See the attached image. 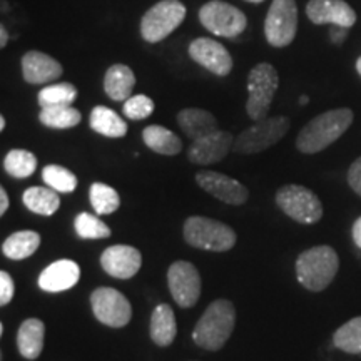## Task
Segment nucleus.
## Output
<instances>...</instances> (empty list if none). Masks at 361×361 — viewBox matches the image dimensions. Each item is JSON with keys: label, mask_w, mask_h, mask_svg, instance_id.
I'll list each match as a JSON object with an SVG mask.
<instances>
[{"label": "nucleus", "mask_w": 361, "mask_h": 361, "mask_svg": "<svg viewBox=\"0 0 361 361\" xmlns=\"http://www.w3.org/2000/svg\"><path fill=\"white\" fill-rule=\"evenodd\" d=\"M348 184L353 191L361 196V157H358L348 169Z\"/></svg>", "instance_id": "obj_37"}, {"label": "nucleus", "mask_w": 361, "mask_h": 361, "mask_svg": "<svg viewBox=\"0 0 361 361\" xmlns=\"http://www.w3.org/2000/svg\"><path fill=\"white\" fill-rule=\"evenodd\" d=\"M75 233L82 239H106L111 236V228L101 218L89 213H80L74 221Z\"/></svg>", "instance_id": "obj_34"}, {"label": "nucleus", "mask_w": 361, "mask_h": 361, "mask_svg": "<svg viewBox=\"0 0 361 361\" xmlns=\"http://www.w3.org/2000/svg\"><path fill=\"white\" fill-rule=\"evenodd\" d=\"M353 119V111L348 107L331 109L316 116L298 134V151L303 154H316V152L324 151L348 130Z\"/></svg>", "instance_id": "obj_1"}, {"label": "nucleus", "mask_w": 361, "mask_h": 361, "mask_svg": "<svg viewBox=\"0 0 361 361\" xmlns=\"http://www.w3.org/2000/svg\"><path fill=\"white\" fill-rule=\"evenodd\" d=\"M300 102H301V104H308V97H306V96H303V97H301V99H300Z\"/></svg>", "instance_id": "obj_43"}, {"label": "nucleus", "mask_w": 361, "mask_h": 361, "mask_svg": "<svg viewBox=\"0 0 361 361\" xmlns=\"http://www.w3.org/2000/svg\"><path fill=\"white\" fill-rule=\"evenodd\" d=\"M168 286L180 308H192L201 296V276L189 261H176L168 269Z\"/></svg>", "instance_id": "obj_12"}, {"label": "nucleus", "mask_w": 361, "mask_h": 361, "mask_svg": "<svg viewBox=\"0 0 361 361\" xmlns=\"http://www.w3.org/2000/svg\"><path fill=\"white\" fill-rule=\"evenodd\" d=\"M90 308L97 322L109 328H124L133 318V306L123 293L114 288H97L90 295Z\"/></svg>", "instance_id": "obj_11"}, {"label": "nucleus", "mask_w": 361, "mask_h": 361, "mask_svg": "<svg viewBox=\"0 0 361 361\" xmlns=\"http://www.w3.org/2000/svg\"><path fill=\"white\" fill-rule=\"evenodd\" d=\"M101 266L107 274L117 279H129L137 274L142 266L141 251L129 245H114L104 250Z\"/></svg>", "instance_id": "obj_15"}, {"label": "nucleus", "mask_w": 361, "mask_h": 361, "mask_svg": "<svg viewBox=\"0 0 361 361\" xmlns=\"http://www.w3.org/2000/svg\"><path fill=\"white\" fill-rule=\"evenodd\" d=\"M276 204L288 218L301 224H314L323 218V204L311 189L286 184L276 191Z\"/></svg>", "instance_id": "obj_6"}, {"label": "nucleus", "mask_w": 361, "mask_h": 361, "mask_svg": "<svg viewBox=\"0 0 361 361\" xmlns=\"http://www.w3.org/2000/svg\"><path fill=\"white\" fill-rule=\"evenodd\" d=\"M89 200L92 209L99 216L116 213L121 206V197L114 188L104 183H94L89 188Z\"/></svg>", "instance_id": "obj_30"}, {"label": "nucleus", "mask_w": 361, "mask_h": 361, "mask_svg": "<svg viewBox=\"0 0 361 361\" xmlns=\"http://www.w3.org/2000/svg\"><path fill=\"white\" fill-rule=\"evenodd\" d=\"M279 85L278 71L268 62L255 66L247 75V97L246 111L252 121H261L268 116Z\"/></svg>", "instance_id": "obj_7"}, {"label": "nucleus", "mask_w": 361, "mask_h": 361, "mask_svg": "<svg viewBox=\"0 0 361 361\" xmlns=\"http://www.w3.org/2000/svg\"><path fill=\"white\" fill-rule=\"evenodd\" d=\"M4 169L12 178L27 179L37 169V157L25 149H12L4 159Z\"/></svg>", "instance_id": "obj_29"}, {"label": "nucleus", "mask_w": 361, "mask_h": 361, "mask_svg": "<svg viewBox=\"0 0 361 361\" xmlns=\"http://www.w3.org/2000/svg\"><path fill=\"white\" fill-rule=\"evenodd\" d=\"M306 16L316 25L335 24L343 29L355 25L356 13L345 0H310Z\"/></svg>", "instance_id": "obj_17"}, {"label": "nucleus", "mask_w": 361, "mask_h": 361, "mask_svg": "<svg viewBox=\"0 0 361 361\" xmlns=\"http://www.w3.org/2000/svg\"><path fill=\"white\" fill-rule=\"evenodd\" d=\"M78 99V89L69 82H61L47 85L39 92L37 102L42 107H54V106H72Z\"/></svg>", "instance_id": "obj_32"}, {"label": "nucleus", "mask_w": 361, "mask_h": 361, "mask_svg": "<svg viewBox=\"0 0 361 361\" xmlns=\"http://www.w3.org/2000/svg\"><path fill=\"white\" fill-rule=\"evenodd\" d=\"M6 129V117H0V130H4Z\"/></svg>", "instance_id": "obj_41"}, {"label": "nucleus", "mask_w": 361, "mask_h": 361, "mask_svg": "<svg viewBox=\"0 0 361 361\" xmlns=\"http://www.w3.org/2000/svg\"><path fill=\"white\" fill-rule=\"evenodd\" d=\"M80 279V268L72 259H59L39 274V288L47 293H61L74 288Z\"/></svg>", "instance_id": "obj_18"}, {"label": "nucleus", "mask_w": 361, "mask_h": 361, "mask_svg": "<svg viewBox=\"0 0 361 361\" xmlns=\"http://www.w3.org/2000/svg\"><path fill=\"white\" fill-rule=\"evenodd\" d=\"M178 124L183 133L191 137L192 141L204 137V135L218 130V121L216 117L204 109L197 107H188L178 114Z\"/></svg>", "instance_id": "obj_20"}, {"label": "nucleus", "mask_w": 361, "mask_h": 361, "mask_svg": "<svg viewBox=\"0 0 361 361\" xmlns=\"http://www.w3.org/2000/svg\"><path fill=\"white\" fill-rule=\"evenodd\" d=\"M8 196H7V191L4 188H0V216H4L7 213L8 209Z\"/></svg>", "instance_id": "obj_39"}, {"label": "nucleus", "mask_w": 361, "mask_h": 361, "mask_svg": "<svg viewBox=\"0 0 361 361\" xmlns=\"http://www.w3.org/2000/svg\"><path fill=\"white\" fill-rule=\"evenodd\" d=\"M142 141L151 151L162 156H176L183 149V142L173 130L162 126H147L142 130Z\"/></svg>", "instance_id": "obj_25"}, {"label": "nucleus", "mask_w": 361, "mask_h": 361, "mask_svg": "<svg viewBox=\"0 0 361 361\" xmlns=\"http://www.w3.org/2000/svg\"><path fill=\"white\" fill-rule=\"evenodd\" d=\"M356 71H358V74L361 75V57L356 61Z\"/></svg>", "instance_id": "obj_42"}, {"label": "nucleus", "mask_w": 361, "mask_h": 361, "mask_svg": "<svg viewBox=\"0 0 361 361\" xmlns=\"http://www.w3.org/2000/svg\"><path fill=\"white\" fill-rule=\"evenodd\" d=\"M200 20L209 32L219 37H236L247 27V19L231 4L223 0H211L200 11Z\"/></svg>", "instance_id": "obj_10"}, {"label": "nucleus", "mask_w": 361, "mask_h": 361, "mask_svg": "<svg viewBox=\"0 0 361 361\" xmlns=\"http://www.w3.org/2000/svg\"><path fill=\"white\" fill-rule=\"evenodd\" d=\"M0 35H2V40H0V47H6L7 45V40H8V34H7V30H6V27H0Z\"/></svg>", "instance_id": "obj_40"}, {"label": "nucleus", "mask_w": 361, "mask_h": 361, "mask_svg": "<svg viewBox=\"0 0 361 361\" xmlns=\"http://www.w3.org/2000/svg\"><path fill=\"white\" fill-rule=\"evenodd\" d=\"M340 269V258L331 246L322 245L301 252L296 259V278L308 291L326 290Z\"/></svg>", "instance_id": "obj_3"}, {"label": "nucleus", "mask_w": 361, "mask_h": 361, "mask_svg": "<svg viewBox=\"0 0 361 361\" xmlns=\"http://www.w3.org/2000/svg\"><path fill=\"white\" fill-rule=\"evenodd\" d=\"M246 2H251V4H261V2H264V0H246Z\"/></svg>", "instance_id": "obj_44"}, {"label": "nucleus", "mask_w": 361, "mask_h": 361, "mask_svg": "<svg viewBox=\"0 0 361 361\" xmlns=\"http://www.w3.org/2000/svg\"><path fill=\"white\" fill-rule=\"evenodd\" d=\"M233 146V134L218 129L216 133L192 141L188 151V157L192 164H214V162L223 161Z\"/></svg>", "instance_id": "obj_16"}, {"label": "nucleus", "mask_w": 361, "mask_h": 361, "mask_svg": "<svg viewBox=\"0 0 361 361\" xmlns=\"http://www.w3.org/2000/svg\"><path fill=\"white\" fill-rule=\"evenodd\" d=\"M186 19V7L180 0H161L144 13L141 35L149 44H157L173 34Z\"/></svg>", "instance_id": "obj_8"}, {"label": "nucleus", "mask_w": 361, "mask_h": 361, "mask_svg": "<svg viewBox=\"0 0 361 361\" xmlns=\"http://www.w3.org/2000/svg\"><path fill=\"white\" fill-rule=\"evenodd\" d=\"M22 201H24L27 209L39 216L56 214L59 206H61V197H59L57 191H54L49 186H34L25 189L24 194H22Z\"/></svg>", "instance_id": "obj_26"}, {"label": "nucleus", "mask_w": 361, "mask_h": 361, "mask_svg": "<svg viewBox=\"0 0 361 361\" xmlns=\"http://www.w3.org/2000/svg\"><path fill=\"white\" fill-rule=\"evenodd\" d=\"M135 85V75L130 67L114 64L104 75V90L112 101H128Z\"/></svg>", "instance_id": "obj_21"}, {"label": "nucleus", "mask_w": 361, "mask_h": 361, "mask_svg": "<svg viewBox=\"0 0 361 361\" xmlns=\"http://www.w3.org/2000/svg\"><path fill=\"white\" fill-rule=\"evenodd\" d=\"M39 121L45 128L71 129L79 126L80 121H82V114L72 106L44 107L39 114Z\"/></svg>", "instance_id": "obj_28"}, {"label": "nucleus", "mask_w": 361, "mask_h": 361, "mask_svg": "<svg viewBox=\"0 0 361 361\" xmlns=\"http://www.w3.org/2000/svg\"><path fill=\"white\" fill-rule=\"evenodd\" d=\"M40 246V234L35 231H17L8 236L2 245L4 256L8 259H27L39 250Z\"/></svg>", "instance_id": "obj_27"}, {"label": "nucleus", "mask_w": 361, "mask_h": 361, "mask_svg": "<svg viewBox=\"0 0 361 361\" xmlns=\"http://www.w3.org/2000/svg\"><path fill=\"white\" fill-rule=\"evenodd\" d=\"M296 0H273L264 20V35L273 47H286L296 37Z\"/></svg>", "instance_id": "obj_9"}, {"label": "nucleus", "mask_w": 361, "mask_h": 361, "mask_svg": "<svg viewBox=\"0 0 361 361\" xmlns=\"http://www.w3.org/2000/svg\"><path fill=\"white\" fill-rule=\"evenodd\" d=\"M16 295V284L7 271H0V305L7 306Z\"/></svg>", "instance_id": "obj_36"}, {"label": "nucleus", "mask_w": 361, "mask_h": 361, "mask_svg": "<svg viewBox=\"0 0 361 361\" xmlns=\"http://www.w3.org/2000/svg\"><path fill=\"white\" fill-rule=\"evenodd\" d=\"M189 56L194 62L204 67L216 75H228L233 71V59L231 54L223 44L216 42V40L200 37L192 40L189 45Z\"/></svg>", "instance_id": "obj_14"}, {"label": "nucleus", "mask_w": 361, "mask_h": 361, "mask_svg": "<svg viewBox=\"0 0 361 361\" xmlns=\"http://www.w3.org/2000/svg\"><path fill=\"white\" fill-rule=\"evenodd\" d=\"M290 130V119L284 116L264 117L234 139V151L239 154H258L278 144Z\"/></svg>", "instance_id": "obj_5"}, {"label": "nucleus", "mask_w": 361, "mask_h": 361, "mask_svg": "<svg viewBox=\"0 0 361 361\" xmlns=\"http://www.w3.org/2000/svg\"><path fill=\"white\" fill-rule=\"evenodd\" d=\"M184 239L189 246L204 251L224 252L236 245V233L228 224L221 221L204 218V216H191L186 219L183 228Z\"/></svg>", "instance_id": "obj_4"}, {"label": "nucleus", "mask_w": 361, "mask_h": 361, "mask_svg": "<svg viewBox=\"0 0 361 361\" xmlns=\"http://www.w3.org/2000/svg\"><path fill=\"white\" fill-rule=\"evenodd\" d=\"M151 340L157 346H171L176 335H178V324H176L174 311L169 305L162 303L152 311L151 324H149Z\"/></svg>", "instance_id": "obj_23"}, {"label": "nucleus", "mask_w": 361, "mask_h": 361, "mask_svg": "<svg viewBox=\"0 0 361 361\" xmlns=\"http://www.w3.org/2000/svg\"><path fill=\"white\" fill-rule=\"evenodd\" d=\"M236 324V310L229 300H216L197 319L192 340L207 351H219L228 343Z\"/></svg>", "instance_id": "obj_2"}, {"label": "nucleus", "mask_w": 361, "mask_h": 361, "mask_svg": "<svg viewBox=\"0 0 361 361\" xmlns=\"http://www.w3.org/2000/svg\"><path fill=\"white\" fill-rule=\"evenodd\" d=\"M90 129L96 130L97 134L106 135L111 139L124 137L128 134V124L117 112H114L106 106H96L90 112L89 117Z\"/></svg>", "instance_id": "obj_24"}, {"label": "nucleus", "mask_w": 361, "mask_h": 361, "mask_svg": "<svg viewBox=\"0 0 361 361\" xmlns=\"http://www.w3.org/2000/svg\"><path fill=\"white\" fill-rule=\"evenodd\" d=\"M333 345L345 353L361 355V316H356L336 329Z\"/></svg>", "instance_id": "obj_31"}, {"label": "nucleus", "mask_w": 361, "mask_h": 361, "mask_svg": "<svg viewBox=\"0 0 361 361\" xmlns=\"http://www.w3.org/2000/svg\"><path fill=\"white\" fill-rule=\"evenodd\" d=\"M196 183L207 194L226 202V204L241 206L250 197V191L245 184L223 173H216V171H200L196 174Z\"/></svg>", "instance_id": "obj_13"}, {"label": "nucleus", "mask_w": 361, "mask_h": 361, "mask_svg": "<svg viewBox=\"0 0 361 361\" xmlns=\"http://www.w3.org/2000/svg\"><path fill=\"white\" fill-rule=\"evenodd\" d=\"M42 179L49 188H52L57 192L69 194L78 188V176L59 164L45 166L42 169Z\"/></svg>", "instance_id": "obj_33"}, {"label": "nucleus", "mask_w": 361, "mask_h": 361, "mask_svg": "<svg viewBox=\"0 0 361 361\" xmlns=\"http://www.w3.org/2000/svg\"><path fill=\"white\" fill-rule=\"evenodd\" d=\"M45 324L37 318H29L17 331V348L25 360H37L44 350Z\"/></svg>", "instance_id": "obj_22"}, {"label": "nucleus", "mask_w": 361, "mask_h": 361, "mask_svg": "<svg viewBox=\"0 0 361 361\" xmlns=\"http://www.w3.org/2000/svg\"><path fill=\"white\" fill-rule=\"evenodd\" d=\"M62 66L56 59L39 51H30L22 57V75L27 84H47L62 75Z\"/></svg>", "instance_id": "obj_19"}, {"label": "nucleus", "mask_w": 361, "mask_h": 361, "mask_svg": "<svg viewBox=\"0 0 361 361\" xmlns=\"http://www.w3.org/2000/svg\"><path fill=\"white\" fill-rule=\"evenodd\" d=\"M123 112L130 121L147 119V117L154 112V101H152L151 97L144 96V94L130 96L128 101L124 102Z\"/></svg>", "instance_id": "obj_35"}, {"label": "nucleus", "mask_w": 361, "mask_h": 361, "mask_svg": "<svg viewBox=\"0 0 361 361\" xmlns=\"http://www.w3.org/2000/svg\"><path fill=\"white\" fill-rule=\"evenodd\" d=\"M351 234H353V241H355V245L360 247L361 250V216L358 219L355 221V224H353V229H351Z\"/></svg>", "instance_id": "obj_38"}]
</instances>
